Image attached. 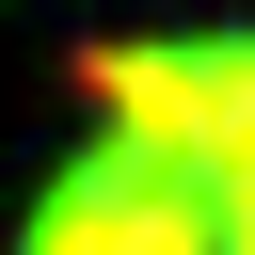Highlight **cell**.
Wrapping results in <instances>:
<instances>
[{"mask_svg":"<svg viewBox=\"0 0 255 255\" xmlns=\"http://www.w3.org/2000/svg\"><path fill=\"white\" fill-rule=\"evenodd\" d=\"M223 223H207V191L175 175V159H143V143H112L80 191H48V223H32V255H207Z\"/></svg>","mask_w":255,"mask_h":255,"instance_id":"obj_1","label":"cell"}]
</instances>
